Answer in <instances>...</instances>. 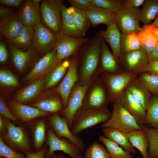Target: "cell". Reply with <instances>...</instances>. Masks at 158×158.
<instances>
[{
    "label": "cell",
    "mask_w": 158,
    "mask_h": 158,
    "mask_svg": "<svg viewBox=\"0 0 158 158\" xmlns=\"http://www.w3.org/2000/svg\"><path fill=\"white\" fill-rule=\"evenodd\" d=\"M99 31L85 42L75 55L79 82L83 85L87 84L100 70L101 43Z\"/></svg>",
    "instance_id": "obj_1"
},
{
    "label": "cell",
    "mask_w": 158,
    "mask_h": 158,
    "mask_svg": "<svg viewBox=\"0 0 158 158\" xmlns=\"http://www.w3.org/2000/svg\"><path fill=\"white\" fill-rule=\"evenodd\" d=\"M111 114L108 108L85 109L81 107L74 116L71 130L74 135H77L86 129L107 121Z\"/></svg>",
    "instance_id": "obj_2"
},
{
    "label": "cell",
    "mask_w": 158,
    "mask_h": 158,
    "mask_svg": "<svg viewBox=\"0 0 158 158\" xmlns=\"http://www.w3.org/2000/svg\"><path fill=\"white\" fill-rule=\"evenodd\" d=\"M100 73L94 77L86 90L81 106L84 108H108L107 90Z\"/></svg>",
    "instance_id": "obj_3"
},
{
    "label": "cell",
    "mask_w": 158,
    "mask_h": 158,
    "mask_svg": "<svg viewBox=\"0 0 158 158\" xmlns=\"http://www.w3.org/2000/svg\"><path fill=\"white\" fill-rule=\"evenodd\" d=\"M100 75L107 90L108 103H117L121 94L138 74L124 72L117 74L101 73Z\"/></svg>",
    "instance_id": "obj_4"
},
{
    "label": "cell",
    "mask_w": 158,
    "mask_h": 158,
    "mask_svg": "<svg viewBox=\"0 0 158 158\" xmlns=\"http://www.w3.org/2000/svg\"><path fill=\"white\" fill-rule=\"evenodd\" d=\"M102 128L110 127L118 130L125 133L136 130H142L133 116L121 104L114 103L110 118L102 123Z\"/></svg>",
    "instance_id": "obj_5"
},
{
    "label": "cell",
    "mask_w": 158,
    "mask_h": 158,
    "mask_svg": "<svg viewBox=\"0 0 158 158\" xmlns=\"http://www.w3.org/2000/svg\"><path fill=\"white\" fill-rule=\"evenodd\" d=\"M64 2L63 0H42L41 3L42 23L56 34L61 32V8Z\"/></svg>",
    "instance_id": "obj_6"
},
{
    "label": "cell",
    "mask_w": 158,
    "mask_h": 158,
    "mask_svg": "<svg viewBox=\"0 0 158 158\" xmlns=\"http://www.w3.org/2000/svg\"><path fill=\"white\" fill-rule=\"evenodd\" d=\"M140 11L138 8L122 6L115 13L114 19L122 34H137L142 30L139 24Z\"/></svg>",
    "instance_id": "obj_7"
},
{
    "label": "cell",
    "mask_w": 158,
    "mask_h": 158,
    "mask_svg": "<svg viewBox=\"0 0 158 158\" xmlns=\"http://www.w3.org/2000/svg\"><path fill=\"white\" fill-rule=\"evenodd\" d=\"M32 44L38 54L45 55L54 49L56 34L42 22L34 26Z\"/></svg>",
    "instance_id": "obj_8"
},
{
    "label": "cell",
    "mask_w": 158,
    "mask_h": 158,
    "mask_svg": "<svg viewBox=\"0 0 158 158\" xmlns=\"http://www.w3.org/2000/svg\"><path fill=\"white\" fill-rule=\"evenodd\" d=\"M90 39L87 37L78 38L61 33L56 34L54 49L60 62L75 55L82 45Z\"/></svg>",
    "instance_id": "obj_9"
},
{
    "label": "cell",
    "mask_w": 158,
    "mask_h": 158,
    "mask_svg": "<svg viewBox=\"0 0 158 158\" xmlns=\"http://www.w3.org/2000/svg\"><path fill=\"white\" fill-rule=\"evenodd\" d=\"M149 63L147 54L142 48L121 54L120 63L125 72L137 74L145 72Z\"/></svg>",
    "instance_id": "obj_10"
},
{
    "label": "cell",
    "mask_w": 158,
    "mask_h": 158,
    "mask_svg": "<svg viewBox=\"0 0 158 158\" xmlns=\"http://www.w3.org/2000/svg\"><path fill=\"white\" fill-rule=\"evenodd\" d=\"M93 78L86 85H82L79 81L75 83L69 95L66 107L59 113L68 120L70 129L74 116L78 110L82 106L85 92Z\"/></svg>",
    "instance_id": "obj_11"
},
{
    "label": "cell",
    "mask_w": 158,
    "mask_h": 158,
    "mask_svg": "<svg viewBox=\"0 0 158 158\" xmlns=\"http://www.w3.org/2000/svg\"><path fill=\"white\" fill-rule=\"evenodd\" d=\"M70 65L65 76L54 91L61 96L64 109L68 104V97L75 83L79 81L77 69V61L75 55L69 57Z\"/></svg>",
    "instance_id": "obj_12"
},
{
    "label": "cell",
    "mask_w": 158,
    "mask_h": 158,
    "mask_svg": "<svg viewBox=\"0 0 158 158\" xmlns=\"http://www.w3.org/2000/svg\"><path fill=\"white\" fill-rule=\"evenodd\" d=\"M46 143L49 146V148L46 157L54 155L56 151H63L72 158H76L80 154V150L76 145L66 138H59L52 129H49L48 132Z\"/></svg>",
    "instance_id": "obj_13"
},
{
    "label": "cell",
    "mask_w": 158,
    "mask_h": 158,
    "mask_svg": "<svg viewBox=\"0 0 158 158\" xmlns=\"http://www.w3.org/2000/svg\"><path fill=\"white\" fill-rule=\"evenodd\" d=\"M49 120L53 130L57 137L68 139L76 145L80 151H83L84 144L83 140L78 136L72 133L66 118L61 117L59 114H55L50 115Z\"/></svg>",
    "instance_id": "obj_14"
},
{
    "label": "cell",
    "mask_w": 158,
    "mask_h": 158,
    "mask_svg": "<svg viewBox=\"0 0 158 158\" xmlns=\"http://www.w3.org/2000/svg\"><path fill=\"white\" fill-rule=\"evenodd\" d=\"M60 62L58 59L56 52L54 49L38 60L26 76V80L30 82L41 78L45 74H48Z\"/></svg>",
    "instance_id": "obj_15"
},
{
    "label": "cell",
    "mask_w": 158,
    "mask_h": 158,
    "mask_svg": "<svg viewBox=\"0 0 158 158\" xmlns=\"http://www.w3.org/2000/svg\"><path fill=\"white\" fill-rule=\"evenodd\" d=\"M9 46L13 63L20 73L38 61L39 54L35 50L32 44L29 49L25 51L18 49L10 44Z\"/></svg>",
    "instance_id": "obj_16"
},
{
    "label": "cell",
    "mask_w": 158,
    "mask_h": 158,
    "mask_svg": "<svg viewBox=\"0 0 158 158\" xmlns=\"http://www.w3.org/2000/svg\"><path fill=\"white\" fill-rule=\"evenodd\" d=\"M6 131L4 136L12 146L23 150L31 152L28 138L21 127L16 126L6 119Z\"/></svg>",
    "instance_id": "obj_17"
},
{
    "label": "cell",
    "mask_w": 158,
    "mask_h": 158,
    "mask_svg": "<svg viewBox=\"0 0 158 158\" xmlns=\"http://www.w3.org/2000/svg\"><path fill=\"white\" fill-rule=\"evenodd\" d=\"M117 103L121 104L133 116L140 127L143 124L146 110L126 89L121 94Z\"/></svg>",
    "instance_id": "obj_18"
},
{
    "label": "cell",
    "mask_w": 158,
    "mask_h": 158,
    "mask_svg": "<svg viewBox=\"0 0 158 158\" xmlns=\"http://www.w3.org/2000/svg\"><path fill=\"white\" fill-rule=\"evenodd\" d=\"M99 32L102 37L110 45L114 56L120 63L121 33L116 25L115 19L112 20L106 30H101Z\"/></svg>",
    "instance_id": "obj_19"
},
{
    "label": "cell",
    "mask_w": 158,
    "mask_h": 158,
    "mask_svg": "<svg viewBox=\"0 0 158 158\" xmlns=\"http://www.w3.org/2000/svg\"><path fill=\"white\" fill-rule=\"evenodd\" d=\"M24 25L20 21L18 11L4 17L0 20V32L9 42L18 35Z\"/></svg>",
    "instance_id": "obj_20"
},
{
    "label": "cell",
    "mask_w": 158,
    "mask_h": 158,
    "mask_svg": "<svg viewBox=\"0 0 158 158\" xmlns=\"http://www.w3.org/2000/svg\"><path fill=\"white\" fill-rule=\"evenodd\" d=\"M40 7L35 6L31 0H24L18 11L21 23L24 25L34 26L41 22Z\"/></svg>",
    "instance_id": "obj_21"
},
{
    "label": "cell",
    "mask_w": 158,
    "mask_h": 158,
    "mask_svg": "<svg viewBox=\"0 0 158 158\" xmlns=\"http://www.w3.org/2000/svg\"><path fill=\"white\" fill-rule=\"evenodd\" d=\"M121 69L120 64L109 49L106 42L102 38L101 43L100 70L101 73L117 74Z\"/></svg>",
    "instance_id": "obj_22"
},
{
    "label": "cell",
    "mask_w": 158,
    "mask_h": 158,
    "mask_svg": "<svg viewBox=\"0 0 158 158\" xmlns=\"http://www.w3.org/2000/svg\"><path fill=\"white\" fill-rule=\"evenodd\" d=\"M14 115L22 122H27L35 118L52 115L39 108L30 106L15 101L11 102Z\"/></svg>",
    "instance_id": "obj_23"
},
{
    "label": "cell",
    "mask_w": 158,
    "mask_h": 158,
    "mask_svg": "<svg viewBox=\"0 0 158 158\" xmlns=\"http://www.w3.org/2000/svg\"><path fill=\"white\" fill-rule=\"evenodd\" d=\"M84 10L93 27L99 24H104L107 26L115 18V13L110 10L92 6Z\"/></svg>",
    "instance_id": "obj_24"
},
{
    "label": "cell",
    "mask_w": 158,
    "mask_h": 158,
    "mask_svg": "<svg viewBox=\"0 0 158 158\" xmlns=\"http://www.w3.org/2000/svg\"><path fill=\"white\" fill-rule=\"evenodd\" d=\"M70 65L69 57L61 61L47 75L44 80V88L54 87L61 82Z\"/></svg>",
    "instance_id": "obj_25"
},
{
    "label": "cell",
    "mask_w": 158,
    "mask_h": 158,
    "mask_svg": "<svg viewBox=\"0 0 158 158\" xmlns=\"http://www.w3.org/2000/svg\"><path fill=\"white\" fill-rule=\"evenodd\" d=\"M57 94L37 101L32 105L52 114H59L64 108L61 96L56 95Z\"/></svg>",
    "instance_id": "obj_26"
},
{
    "label": "cell",
    "mask_w": 158,
    "mask_h": 158,
    "mask_svg": "<svg viewBox=\"0 0 158 158\" xmlns=\"http://www.w3.org/2000/svg\"><path fill=\"white\" fill-rule=\"evenodd\" d=\"M44 79L39 78L21 90L16 96L15 101L23 104L35 98L44 87Z\"/></svg>",
    "instance_id": "obj_27"
},
{
    "label": "cell",
    "mask_w": 158,
    "mask_h": 158,
    "mask_svg": "<svg viewBox=\"0 0 158 158\" xmlns=\"http://www.w3.org/2000/svg\"><path fill=\"white\" fill-rule=\"evenodd\" d=\"M125 133L133 147L140 152L142 158H149L147 152L149 139L145 132L142 130H136Z\"/></svg>",
    "instance_id": "obj_28"
},
{
    "label": "cell",
    "mask_w": 158,
    "mask_h": 158,
    "mask_svg": "<svg viewBox=\"0 0 158 158\" xmlns=\"http://www.w3.org/2000/svg\"><path fill=\"white\" fill-rule=\"evenodd\" d=\"M104 136L120 145L127 152L130 154H135L136 151L129 141L125 133L113 128H103Z\"/></svg>",
    "instance_id": "obj_29"
},
{
    "label": "cell",
    "mask_w": 158,
    "mask_h": 158,
    "mask_svg": "<svg viewBox=\"0 0 158 158\" xmlns=\"http://www.w3.org/2000/svg\"><path fill=\"white\" fill-rule=\"evenodd\" d=\"M60 33L64 35L78 37H84L76 26L72 16L67 8L63 4L61 11V28Z\"/></svg>",
    "instance_id": "obj_30"
},
{
    "label": "cell",
    "mask_w": 158,
    "mask_h": 158,
    "mask_svg": "<svg viewBox=\"0 0 158 158\" xmlns=\"http://www.w3.org/2000/svg\"><path fill=\"white\" fill-rule=\"evenodd\" d=\"M34 33V26L24 25L17 36L10 42L16 49L25 51L31 47Z\"/></svg>",
    "instance_id": "obj_31"
},
{
    "label": "cell",
    "mask_w": 158,
    "mask_h": 158,
    "mask_svg": "<svg viewBox=\"0 0 158 158\" xmlns=\"http://www.w3.org/2000/svg\"><path fill=\"white\" fill-rule=\"evenodd\" d=\"M126 89L146 111L151 94L145 87L136 79L130 82Z\"/></svg>",
    "instance_id": "obj_32"
},
{
    "label": "cell",
    "mask_w": 158,
    "mask_h": 158,
    "mask_svg": "<svg viewBox=\"0 0 158 158\" xmlns=\"http://www.w3.org/2000/svg\"><path fill=\"white\" fill-rule=\"evenodd\" d=\"M68 8L76 26L82 35L84 36L91 23L85 11L72 6Z\"/></svg>",
    "instance_id": "obj_33"
},
{
    "label": "cell",
    "mask_w": 158,
    "mask_h": 158,
    "mask_svg": "<svg viewBox=\"0 0 158 158\" xmlns=\"http://www.w3.org/2000/svg\"><path fill=\"white\" fill-rule=\"evenodd\" d=\"M141 48L147 54L158 47V41L153 34L147 28L146 25L137 34Z\"/></svg>",
    "instance_id": "obj_34"
},
{
    "label": "cell",
    "mask_w": 158,
    "mask_h": 158,
    "mask_svg": "<svg viewBox=\"0 0 158 158\" xmlns=\"http://www.w3.org/2000/svg\"><path fill=\"white\" fill-rule=\"evenodd\" d=\"M146 111L143 124L150 125L153 128L158 129V95L151 96Z\"/></svg>",
    "instance_id": "obj_35"
},
{
    "label": "cell",
    "mask_w": 158,
    "mask_h": 158,
    "mask_svg": "<svg viewBox=\"0 0 158 158\" xmlns=\"http://www.w3.org/2000/svg\"><path fill=\"white\" fill-rule=\"evenodd\" d=\"M99 139L104 145L111 158H132L130 153L104 136H100Z\"/></svg>",
    "instance_id": "obj_36"
},
{
    "label": "cell",
    "mask_w": 158,
    "mask_h": 158,
    "mask_svg": "<svg viewBox=\"0 0 158 158\" xmlns=\"http://www.w3.org/2000/svg\"><path fill=\"white\" fill-rule=\"evenodd\" d=\"M158 13V0H145L139 15L140 21L145 24L154 19Z\"/></svg>",
    "instance_id": "obj_37"
},
{
    "label": "cell",
    "mask_w": 158,
    "mask_h": 158,
    "mask_svg": "<svg viewBox=\"0 0 158 158\" xmlns=\"http://www.w3.org/2000/svg\"><path fill=\"white\" fill-rule=\"evenodd\" d=\"M140 127L148 138L147 152L149 158H158V129L149 128L144 124L142 125Z\"/></svg>",
    "instance_id": "obj_38"
},
{
    "label": "cell",
    "mask_w": 158,
    "mask_h": 158,
    "mask_svg": "<svg viewBox=\"0 0 158 158\" xmlns=\"http://www.w3.org/2000/svg\"><path fill=\"white\" fill-rule=\"evenodd\" d=\"M141 48V44L137 34H121L120 43L121 54H125L130 51L139 50Z\"/></svg>",
    "instance_id": "obj_39"
},
{
    "label": "cell",
    "mask_w": 158,
    "mask_h": 158,
    "mask_svg": "<svg viewBox=\"0 0 158 158\" xmlns=\"http://www.w3.org/2000/svg\"><path fill=\"white\" fill-rule=\"evenodd\" d=\"M137 79L152 95H158V76L147 72L139 74Z\"/></svg>",
    "instance_id": "obj_40"
},
{
    "label": "cell",
    "mask_w": 158,
    "mask_h": 158,
    "mask_svg": "<svg viewBox=\"0 0 158 158\" xmlns=\"http://www.w3.org/2000/svg\"><path fill=\"white\" fill-rule=\"evenodd\" d=\"M84 158H111L106 148L97 142H93L87 149Z\"/></svg>",
    "instance_id": "obj_41"
},
{
    "label": "cell",
    "mask_w": 158,
    "mask_h": 158,
    "mask_svg": "<svg viewBox=\"0 0 158 158\" xmlns=\"http://www.w3.org/2000/svg\"><path fill=\"white\" fill-rule=\"evenodd\" d=\"M122 0H89L92 6L116 13L122 7Z\"/></svg>",
    "instance_id": "obj_42"
},
{
    "label": "cell",
    "mask_w": 158,
    "mask_h": 158,
    "mask_svg": "<svg viewBox=\"0 0 158 158\" xmlns=\"http://www.w3.org/2000/svg\"><path fill=\"white\" fill-rule=\"evenodd\" d=\"M45 125L42 120L38 122L35 125L34 131V143L35 148L39 150L44 140L45 133Z\"/></svg>",
    "instance_id": "obj_43"
},
{
    "label": "cell",
    "mask_w": 158,
    "mask_h": 158,
    "mask_svg": "<svg viewBox=\"0 0 158 158\" xmlns=\"http://www.w3.org/2000/svg\"><path fill=\"white\" fill-rule=\"evenodd\" d=\"M0 83L1 85L8 87L18 86V80L16 76L9 70L4 69L0 70Z\"/></svg>",
    "instance_id": "obj_44"
},
{
    "label": "cell",
    "mask_w": 158,
    "mask_h": 158,
    "mask_svg": "<svg viewBox=\"0 0 158 158\" xmlns=\"http://www.w3.org/2000/svg\"><path fill=\"white\" fill-rule=\"evenodd\" d=\"M0 156L6 158H26L21 154L16 152L7 146L0 138Z\"/></svg>",
    "instance_id": "obj_45"
},
{
    "label": "cell",
    "mask_w": 158,
    "mask_h": 158,
    "mask_svg": "<svg viewBox=\"0 0 158 158\" xmlns=\"http://www.w3.org/2000/svg\"><path fill=\"white\" fill-rule=\"evenodd\" d=\"M0 114L8 120L15 123H18L19 121V120L11 113L4 99L1 96L0 97Z\"/></svg>",
    "instance_id": "obj_46"
},
{
    "label": "cell",
    "mask_w": 158,
    "mask_h": 158,
    "mask_svg": "<svg viewBox=\"0 0 158 158\" xmlns=\"http://www.w3.org/2000/svg\"><path fill=\"white\" fill-rule=\"evenodd\" d=\"M67 1L72 6L83 10L92 6L89 0H68Z\"/></svg>",
    "instance_id": "obj_47"
},
{
    "label": "cell",
    "mask_w": 158,
    "mask_h": 158,
    "mask_svg": "<svg viewBox=\"0 0 158 158\" xmlns=\"http://www.w3.org/2000/svg\"><path fill=\"white\" fill-rule=\"evenodd\" d=\"M145 0H122V6L128 8H137L143 5Z\"/></svg>",
    "instance_id": "obj_48"
},
{
    "label": "cell",
    "mask_w": 158,
    "mask_h": 158,
    "mask_svg": "<svg viewBox=\"0 0 158 158\" xmlns=\"http://www.w3.org/2000/svg\"><path fill=\"white\" fill-rule=\"evenodd\" d=\"M24 0H0V3L4 6L13 7L19 9Z\"/></svg>",
    "instance_id": "obj_49"
},
{
    "label": "cell",
    "mask_w": 158,
    "mask_h": 158,
    "mask_svg": "<svg viewBox=\"0 0 158 158\" xmlns=\"http://www.w3.org/2000/svg\"><path fill=\"white\" fill-rule=\"evenodd\" d=\"M23 151L25 153L26 158H44V156L47 151L45 149L43 148L35 153L25 150Z\"/></svg>",
    "instance_id": "obj_50"
},
{
    "label": "cell",
    "mask_w": 158,
    "mask_h": 158,
    "mask_svg": "<svg viewBox=\"0 0 158 158\" xmlns=\"http://www.w3.org/2000/svg\"><path fill=\"white\" fill-rule=\"evenodd\" d=\"M8 57V54L5 44L0 42V62L1 63L6 62Z\"/></svg>",
    "instance_id": "obj_51"
},
{
    "label": "cell",
    "mask_w": 158,
    "mask_h": 158,
    "mask_svg": "<svg viewBox=\"0 0 158 158\" xmlns=\"http://www.w3.org/2000/svg\"><path fill=\"white\" fill-rule=\"evenodd\" d=\"M145 72L158 76V60L149 62Z\"/></svg>",
    "instance_id": "obj_52"
},
{
    "label": "cell",
    "mask_w": 158,
    "mask_h": 158,
    "mask_svg": "<svg viewBox=\"0 0 158 158\" xmlns=\"http://www.w3.org/2000/svg\"><path fill=\"white\" fill-rule=\"evenodd\" d=\"M16 12L15 10L12 8L0 5V18L8 16Z\"/></svg>",
    "instance_id": "obj_53"
},
{
    "label": "cell",
    "mask_w": 158,
    "mask_h": 158,
    "mask_svg": "<svg viewBox=\"0 0 158 158\" xmlns=\"http://www.w3.org/2000/svg\"><path fill=\"white\" fill-rule=\"evenodd\" d=\"M147 56L149 62L158 60V47L148 54Z\"/></svg>",
    "instance_id": "obj_54"
},
{
    "label": "cell",
    "mask_w": 158,
    "mask_h": 158,
    "mask_svg": "<svg viewBox=\"0 0 158 158\" xmlns=\"http://www.w3.org/2000/svg\"><path fill=\"white\" fill-rule=\"evenodd\" d=\"M6 129V119L1 114L0 115V132L1 135L5 133Z\"/></svg>",
    "instance_id": "obj_55"
},
{
    "label": "cell",
    "mask_w": 158,
    "mask_h": 158,
    "mask_svg": "<svg viewBox=\"0 0 158 158\" xmlns=\"http://www.w3.org/2000/svg\"><path fill=\"white\" fill-rule=\"evenodd\" d=\"M146 25L148 29L153 34L158 41V27H152L150 25Z\"/></svg>",
    "instance_id": "obj_56"
},
{
    "label": "cell",
    "mask_w": 158,
    "mask_h": 158,
    "mask_svg": "<svg viewBox=\"0 0 158 158\" xmlns=\"http://www.w3.org/2000/svg\"><path fill=\"white\" fill-rule=\"evenodd\" d=\"M151 25L152 27H158V13L154 21Z\"/></svg>",
    "instance_id": "obj_57"
},
{
    "label": "cell",
    "mask_w": 158,
    "mask_h": 158,
    "mask_svg": "<svg viewBox=\"0 0 158 158\" xmlns=\"http://www.w3.org/2000/svg\"><path fill=\"white\" fill-rule=\"evenodd\" d=\"M41 0H32L33 4L36 6L40 7V4L41 3Z\"/></svg>",
    "instance_id": "obj_58"
},
{
    "label": "cell",
    "mask_w": 158,
    "mask_h": 158,
    "mask_svg": "<svg viewBox=\"0 0 158 158\" xmlns=\"http://www.w3.org/2000/svg\"><path fill=\"white\" fill-rule=\"evenodd\" d=\"M45 158H68L65 157L62 155H55L52 156L50 157H46Z\"/></svg>",
    "instance_id": "obj_59"
},
{
    "label": "cell",
    "mask_w": 158,
    "mask_h": 158,
    "mask_svg": "<svg viewBox=\"0 0 158 158\" xmlns=\"http://www.w3.org/2000/svg\"><path fill=\"white\" fill-rule=\"evenodd\" d=\"M76 158H84V157L81 154H79L78 155Z\"/></svg>",
    "instance_id": "obj_60"
}]
</instances>
